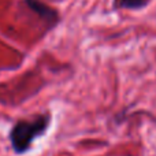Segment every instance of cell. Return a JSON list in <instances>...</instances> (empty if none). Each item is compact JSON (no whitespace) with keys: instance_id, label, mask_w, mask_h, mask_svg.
Instances as JSON below:
<instances>
[{"instance_id":"2","label":"cell","mask_w":156,"mask_h":156,"mask_svg":"<svg viewBox=\"0 0 156 156\" xmlns=\"http://www.w3.org/2000/svg\"><path fill=\"white\" fill-rule=\"evenodd\" d=\"M25 2L29 5L30 10H33L36 14H38V15L43 19H45V21L55 22L58 19V15H56V12H55V10L49 8L48 5H45L44 3L38 2V0H25Z\"/></svg>"},{"instance_id":"1","label":"cell","mask_w":156,"mask_h":156,"mask_svg":"<svg viewBox=\"0 0 156 156\" xmlns=\"http://www.w3.org/2000/svg\"><path fill=\"white\" fill-rule=\"evenodd\" d=\"M51 114H36L29 118H21L12 125L8 133V140L12 151L22 155L32 148L37 138L43 137L51 125Z\"/></svg>"},{"instance_id":"3","label":"cell","mask_w":156,"mask_h":156,"mask_svg":"<svg viewBox=\"0 0 156 156\" xmlns=\"http://www.w3.org/2000/svg\"><path fill=\"white\" fill-rule=\"evenodd\" d=\"M145 4V0H116V5L119 8H140Z\"/></svg>"}]
</instances>
